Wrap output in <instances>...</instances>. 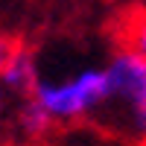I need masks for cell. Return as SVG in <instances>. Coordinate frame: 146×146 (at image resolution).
<instances>
[{
    "mask_svg": "<svg viewBox=\"0 0 146 146\" xmlns=\"http://www.w3.org/2000/svg\"><path fill=\"white\" fill-rule=\"evenodd\" d=\"M41 76V64H38V56H35L32 47L15 41L12 44V50L3 62V70H0V82H3V88L15 96V100H23V96H29L35 82Z\"/></svg>",
    "mask_w": 146,
    "mask_h": 146,
    "instance_id": "3",
    "label": "cell"
},
{
    "mask_svg": "<svg viewBox=\"0 0 146 146\" xmlns=\"http://www.w3.org/2000/svg\"><path fill=\"white\" fill-rule=\"evenodd\" d=\"M56 129V123L50 120V114L32 100V96H23L15 102V114H12V140L21 143H41L50 137V131Z\"/></svg>",
    "mask_w": 146,
    "mask_h": 146,
    "instance_id": "4",
    "label": "cell"
},
{
    "mask_svg": "<svg viewBox=\"0 0 146 146\" xmlns=\"http://www.w3.org/2000/svg\"><path fill=\"white\" fill-rule=\"evenodd\" d=\"M117 44L135 50L146 62V3L131 6L123 15V21L117 23Z\"/></svg>",
    "mask_w": 146,
    "mask_h": 146,
    "instance_id": "5",
    "label": "cell"
},
{
    "mask_svg": "<svg viewBox=\"0 0 146 146\" xmlns=\"http://www.w3.org/2000/svg\"><path fill=\"white\" fill-rule=\"evenodd\" d=\"M108 102L100 120L120 137L146 146V62L129 47H114L105 58Z\"/></svg>",
    "mask_w": 146,
    "mask_h": 146,
    "instance_id": "2",
    "label": "cell"
},
{
    "mask_svg": "<svg viewBox=\"0 0 146 146\" xmlns=\"http://www.w3.org/2000/svg\"><path fill=\"white\" fill-rule=\"evenodd\" d=\"M12 44H15V41L0 32V70H3V62H6V56L12 50ZM15 102L18 100L3 88V82H0V143L12 140V114H15Z\"/></svg>",
    "mask_w": 146,
    "mask_h": 146,
    "instance_id": "6",
    "label": "cell"
},
{
    "mask_svg": "<svg viewBox=\"0 0 146 146\" xmlns=\"http://www.w3.org/2000/svg\"><path fill=\"white\" fill-rule=\"evenodd\" d=\"M29 96L56 126H76L102 114L108 102V70L105 64H79L64 76L41 73Z\"/></svg>",
    "mask_w": 146,
    "mask_h": 146,
    "instance_id": "1",
    "label": "cell"
}]
</instances>
